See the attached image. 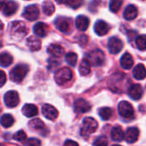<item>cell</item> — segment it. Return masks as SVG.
I'll list each match as a JSON object with an SVG mask.
<instances>
[{"mask_svg": "<svg viewBox=\"0 0 146 146\" xmlns=\"http://www.w3.org/2000/svg\"><path fill=\"white\" fill-rule=\"evenodd\" d=\"M27 32H28V28L27 27L26 24L22 21H17L10 24L9 33H10L11 37L21 38L27 35Z\"/></svg>", "mask_w": 146, "mask_h": 146, "instance_id": "cell-1", "label": "cell"}, {"mask_svg": "<svg viewBox=\"0 0 146 146\" xmlns=\"http://www.w3.org/2000/svg\"><path fill=\"white\" fill-rule=\"evenodd\" d=\"M28 72V67L26 64H19L15 66L10 72V80L15 83H20L23 80Z\"/></svg>", "mask_w": 146, "mask_h": 146, "instance_id": "cell-2", "label": "cell"}, {"mask_svg": "<svg viewBox=\"0 0 146 146\" xmlns=\"http://www.w3.org/2000/svg\"><path fill=\"white\" fill-rule=\"evenodd\" d=\"M98 129V122L95 119L92 117H86L83 120V124L81 127V135L87 138L90 134L96 132Z\"/></svg>", "mask_w": 146, "mask_h": 146, "instance_id": "cell-3", "label": "cell"}, {"mask_svg": "<svg viewBox=\"0 0 146 146\" xmlns=\"http://www.w3.org/2000/svg\"><path fill=\"white\" fill-rule=\"evenodd\" d=\"M86 58L90 62L91 65H92L94 67L102 66L104 63V61H105L104 52L101 50H98V49L93 50L91 52H89Z\"/></svg>", "mask_w": 146, "mask_h": 146, "instance_id": "cell-4", "label": "cell"}, {"mask_svg": "<svg viewBox=\"0 0 146 146\" xmlns=\"http://www.w3.org/2000/svg\"><path fill=\"white\" fill-rule=\"evenodd\" d=\"M73 77V73L68 68H62L55 74V80L58 85H64L68 82Z\"/></svg>", "mask_w": 146, "mask_h": 146, "instance_id": "cell-5", "label": "cell"}, {"mask_svg": "<svg viewBox=\"0 0 146 146\" xmlns=\"http://www.w3.org/2000/svg\"><path fill=\"white\" fill-rule=\"evenodd\" d=\"M118 111L120 115L126 119H131L134 115V110L133 106L127 101H121L118 104Z\"/></svg>", "mask_w": 146, "mask_h": 146, "instance_id": "cell-6", "label": "cell"}, {"mask_svg": "<svg viewBox=\"0 0 146 146\" xmlns=\"http://www.w3.org/2000/svg\"><path fill=\"white\" fill-rule=\"evenodd\" d=\"M4 104L9 108H14L16 107L20 102L19 94L15 91H9L5 93L3 97Z\"/></svg>", "mask_w": 146, "mask_h": 146, "instance_id": "cell-7", "label": "cell"}, {"mask_svg": "<svg viewBox=\"0 0 146 146\" xmlns=\"http://www.w3.org/2000/svg\"><path fill=\"white\" fill-rule=\"evenodd\" d=\"M22 16L30 21H35L39 16V9L36 5H29L25 8L22 13Z\"/></svg>", "mask_w": 146, "mask_h": 146, "instance_id": "cell-8", "label": "cell"}, {"mask_svg": "<svg viewBox=\"0 0 146 146\" xmlns=\"http://www.w3.org/2000/svg\"><path fill=\"white\" fill-rule=\"evenodd\" d=\"M108 48L111 54H118L123 48L122 41L118 38L117 37H112L109 39L108 42Z\"/></svg>", "mask_w": 146, "mask_h": 146, "instance_id": "cell-9", "label": "cell"}, {"mask_svg": "<svg viewBox=\"0 0 146 146\" xmlns=\"http://www.w3.org/2000/svg\"><path fill=\"white\" fill-rule=\"evenodd\" d=\"M56 27L59 31L64 33H68L71 30V22L69 19L66 17H57L55 21Z\"/></svg>", "mask_w": 146, "mask_h": 146, "instance_id": "cell-10", "label": "cell"}, {"mask_svg": "<svg viewBox=\"0 0 146 146\" xmlns=\"http://www.w3.org/2000/svg\"><path fill=\"white\" fill-rule=\"evenodd\" d=\"M128 96L134 100H139L143 96V88L139 84H133L131 85L127 90Z\"/></svg>", "mask_w": 146, "mask_h": 146, "instance_id": "cell-11", "label": "cell"}, {"mask_svg": "<svg viewBox=\"0 0 146 146\" xmlns=\"http://www.w3.org/2000/svg\"><path fill=\"white\" fill-rule=\"evenodd\" d=\"M42 114L43 115L50 120V121H53L55 119H56V117L58 116V111L57 110L53 107L52 105L50 104H44L43 105L42 107Z\"/></svg>", "mask_w": 146, "mask_h": 146, "instance_id": "cell-12", "label": "cell"}, {"mask_svg": "<svg viewBox=\"0 0 146 146\" xmlns=\"http://www.w3.org/2000/svg\"><path fill=\"white\" fill-rule=\"evenodd\" d=\"M91 108L90 104L83 98H79L74 103V110L77 113H86L91 110Z\"/></svg>", "mask_w": 146, "mask_h": 146, "instance_id": "cell-13", "label": "cell"}, {"mask_svg": "<svg viewBox=\"0 0 146 146\" xmlns=\"http://www.w3.org/2000/svg\"><path fill=\"white\" fill-rule=\"evenodd\" d=\"M110 29V26L105 21H104L102 20L98 21L94 25V31L99 36L105 35L106 33H108Z\"/></svg>", "mask_w": 146, "mask_h": 146, "instance_id": "cell-14", "label": "cell"}, {"mask_svg": "<svg viewBox=\"0 0 146 146\" xmlns=\"http://www.w3.org/2000/svg\"><path fill=\"white\" fill-rule=\"evenodd\" d=\"M139 136V131L137 127H129L125 134L126 141L129 144L135 143Z\"/></svg>", "mask_w": 146, "mask_h": 146, "instance_id": "cell-15", "label": "cell"}, {"mask_svg": "<svg viewBox=\"0 0 146 146\" xmlns=\"http://www.w3.org/2000/svg\"><path fill=\"white\" fill-rule=\"evenodd\" d=\"M18 9V4L17 3L14 2V1H9L7 2L3 9V13L4 15L6 16H10L12 15H14L16 10Z\"/></svg>", "mask_w": 146, "mask_h": 146, "instance_id": "cell-16", "label": "cell"}, {"mask_svg": "<svg viewBox=\"0 0 146 146\" xmlns=\"http://www.w3.org/2000/svg\"><path fill=\"white\" fill-rule=\"evenodd\" d=\"M27 44L32 51H37L41 49V40L36 36H30L27 40Z\"/></svg>", "mask_w": 146, "mask_h": 146, "instance_id": "cell-17", "label": "cell"}, {"mask_svg": "<svg viewBox=\"0 0 146 146\" xmlns=\"http://www.w3.org/2000/svg\"><path fill=\"white\" fill-rule=\"evenodd\" d=\"M138 15V9L136 8L135 5L130 4L128 5L123 13V16L126 20L127 21H132L133 19H135Z\"/></svg>", "mask_w": 146, "mask_h": 146, "instance_id": "cell-18", "label": "cell"}, {"mask_svg": "<svg viewBox=\"0 0 146 146\" xmlns=\"http://www.w3.org/2000/svg\"><path fill=\"white\" fill-rule=\"evenodd\" d=\"M34 33L41 38H44L48 33V26L44 22H38L33 27Z\"/></svg>", "mask_w": 146, "mask_h": 146, "instance_id": "cell-19", "label": "cell"}, {"mask_svg": "<svg viewBox=\"0 0 146 146\" xmlns=\"http://www.w3.org/2000/svg\"><path fill=\"white\" fill-rule=\"evenodd\" d=\"M90 24L89 19L85 15H79L75 20L76 27L80 31H86Z\"/></svg>", "mask_w": 146, "mask_h": 146, "instance_id": "cell-20", "label": "cell"}, {"mask_svg": "<svg viewBox=\"0 0 146 146\" xmlns=\"http://www.w3.org/2000/svg\"><path fill=\"white\" fill-rule=\"evenodd\" d=\"M47 50L52 57H61L64 54V49L59 44H50Z\"/></svg>", "mask_w": 146, "mask_h": 146, "instance_id": "cell-21", "label": "cell"}, {"mask_svg": "<svg viewBox=\"0 0 146 146\" xmlns=\"http://www.w3.org/2000/svg\"><path fill=\"white\" fill-rule=\"evenodd\" d=\"M22 114L28 118L33 117L36 115H38V108L34 104H26L22 108Z\"/></svg>", "mask_w": 146, "mask_h": 146, "instance_id": "cell-22", "label": "cell"}, {"mask_svg": "<svg viewBox=\"0 0 146 146\" xmlns=\"http://www.w3.org/2000/svg\"><path fill=\"white\" fill-rule=\"evenodd\" d=\"M121 66L124 69H130L133 66V59L132 56L126 52L121 58Z\"/></svg>", "mask_w": 146, "mask_h": 146, "instance_id": "cell-23", "label": "cell"}, {"mask_svg": "<svg viewBox=\"0 0 146 146\" xmlns=\"http://www.w3.org/2000/svg\"><path fill=\"white\" fill-rule=\"evenodd\" d=\"M133 77L136 80H144L146 77V68L144 64H138L133 71Z\"/></svg>", "mask_w": 146, "mask_h": 146, "instance_id": "cell-24", "label": "cell"}, {"mask_svg": "<svg viewBox=\"0 0 146 146\" xmlns=\"http://www.w3.org/2000/svg\"><path fill=\"white\" fill-rule=\"evenodd\" d=\"M111 139L114 141L120 142L124 139V132L121 127H115L111 130Z\"/></svg>", "mask_w": 146, "mask_h": 146, "instance_id": "cell-25", "label": "cell"}, {"mask_svg": "<svg viewBox=\"0 0 146 146\" xmlns=\"http://www.w3.org/2000/svg\"><path fill=\"white\" fill-rule=\"evenodd\" d=\"M91 63L90 62L88 61L87 58H84L80 64V68H79V70H80V73L81 75L85 76V75H87L90 74L91 72Z\"/></svg>", "mask_w": 146, "mask_h": 146, "instance_id": "cell-26", "label": "cell"}, {"mask_svg": "<svg viewBox=\"0 0 146 146\" xmlns=\"http://www.w3.org/2000/svg\"><path fill=\"white\" fill-rule=\"evenodd\" d=\"M15 122V120L13 116L9 114H4L1 116L0 118V124L5 128L10 127Z\"/></svg>", "mask_w": 146, "mask_h": 146, "instance_id": "cell-27", "label": "cell"}, {"mask_svg": "<svg viewBox=\"0 0 146 146\" xmlns=\"http://www.w3.org/2000/svg\"><path fill=\"white\" fill-rule=\"evenodd\" d=\"M13 62V57L9 53H2L0 54V66L2 67H9Z\"/></svg>", "mask_w": 146, "mask_h": 146, "instance_id": "cell-28", "label": "cell"}, {"mask_svg": "<svg viewBox=\"0 0 146 146\" xmlns=\"http://www.w3.org/2000/svg\"><path fill=\"white\" fill-rule=\"evenodd\" d=\"M43 11L46 15H51L54 11H55V5L54 3L50 1V0H46L43 3Z\"/></svg>", "mask_w": 146, "mask_h": 146, "instance_id": "cell-29", "label": "cell"}, {"mask_svg": "<svg viewBox=\"0 0 146 146\" xmlns=\"http://www.w3.org/2000/svg\"><path fill=\"white\" fill-rule=\"evenodd\" d=\"M28 126L33 130H41L44 127V123L40 119H33L29 121Z\"/></svg>", "mask_w": 146, "mask_h": 146, "instance_id": "cell-30", "label": "cell"}, {"mask_svg": "<svg viewBox=\"0 0 146 146\" xmlns=\"http://www.w3.org/2000/svg\"><path fill=\"white\" fill-rule=\"evenodd\" d=\"M98 115L104 121H107L112 116V110L110 108H108V107L101 108L98 110Z\"/></svg>", "mask_w": 146, "mask_h": 146, "instance_id": "cell-31", "label": "cell"}, {"mask_svg": "<svg viewBox=\"0 0 146 146\" xmlns=\"http://www.w3.org/2000/svg\"><path fill=\"white\" fill-rule=\"evenodd\" d=\"M137 48L139 50H146V35L143 34L140 36H138L135 40Z\"/></svg>", "mask_w": 146, "mask_h": 146, "instance_id": "cell-32", "label": "cell"}, {"mask_svg": "<svg viewBox=\"0 0 146 146\" xmlns=\"http://www.w3.org/2000/svg\"><path fill=\"white\" fill-rule=\"evenodd\" d=\"M122 3H123V0H110V9L114 13H117L121 9Z\"/></svg>", "mask_w": 146, "mask_h": 146, "instance_id": "cell-33", "label": "cell"}, {"mask_svg": "<svg viewBox=\"0 0 146 146\" xmlns=\"http://www.w3.org/2000/svg\"><path fill=\"white\" fill-rule=\"evenodd\" d=\"M77 58H78L77 57V55L75 53H74V52H69V53H68L65 56V61H66V62L68 65L72 66V67H74L75 66V64L77 62Z\"/></svg>", "mask_w": 146, "mask_h": 146, "instance_id": "cell-34", "label": "cell"}, {"mask_svg": "<svg viewBox=\"0 0 146 146\" xmlns=\"http://www.w3.org/2000/svg\"><path fill=\"white\" fill-rule=\"evenodd\" d=\"M13 139L15 140V141H19V142H22V141H25L27 139V134L24 131L21 130V131H18L16 133L14 134L13 136Z\"/></svg>", "mask_w": 146, "mask_h": 146, "instance_id": "cell-35", "label": "cell"}, {"mask_svg": "<svg viewBox=\"0 0 146 146\" xmlns=\"http://www.w3.org/2000/svg\"><path fill=\"white\" fill-rule=\"evenodd\" d=\"M93 146H108V139L105 136L98 137L93 143Z\"/></svg>", "mask_w": 146, "mask_h": 146, "instance_id": "cell-36", "label": "cell"}, {"mask_svg": "<svg viewBox=\"0 0 146 146\" xmlns=\"http://www.w3.org/2000/svg\"><path fill=\"white\" fill-rule=\"evenodd\" d=\"M65 3L72 9H78L83 4V0H67Z\"/></svg>", "mask_w": 146, "mask_h": 146, "instance_id": "cell-37", "label": "cell"}, {"mask_svg": "<svg viewBox=\"0 0 146 146\" xmlns=\"http://www.w3.org/2000/svg\"><path fill=\"white\" fill-rule=\"evenodd\" d=\"M41 145V142L35 138H31L29 139H27L26 146H40Z\"/></svg>", "mask_w": 146, "mask_h": 146, "instance_id": "cell-38", "label": "cell"}, {"mask_svg": "<svg viewBox=\"0 0 146 146\" xmlns=\"http://www.w3.org/2000/svg\"><path fill=\"white\" fill-rule=\"evenodd\" d=\"M6 80H7V77H6L5 73L3 70H0V87H2L5 84Z\"/></svg>", "mask_w": 146, "mask_h": 146, "instance_id": "cell-39", "label": "cell"}, {"mask_svg": "<svg viewBox=\"0 0 146 146\" xmlns=\"http://www.w3.org/2000/svg\"><path fill=\"white\" fill-rule=\"evenodd\" d=\"M63 146H79V145H78V143H76L75 141H73V140L68 139V140L65 141Z\"/></svg>", "mask_w": 146, "mask_h": 146, "instance_id": "cell-40", "label": "cell"}, {"mask_svg": "<svg viewBox=\"0 0 146 146\" xmlns=\"http://www.w3.org/2000/svg\"><path fill=\"white\" fill-rule=\"evenodd\" d=\"M87 40H88V38L86 36V35H82L80 37V44L84 45L87 43Z\"/></svg>", "mask_w": 146, "mask_h": 146, "instance_id": "cell-41", "label": "cell"}, {"mask_svg": "<svg viewBox=\"0 0 146 146\" xmlns=\"http://www.w3.org/2000/svg\"><path fill=\"white\" fill-rule=\"evenodd\" d=\"M49 63H50V67L51 65H53V67L55 66V68H56V66H58V65H59V62H58L57 60H56V59H52V58H50V59L49 60Z\"/></svg>", "mask_w": 146, "mask_h": 146, "instance_id": "cell-42", "label": "cell"}, {"mask_svg": "<svg viewBox=\"0 0 146 146\" xmlns=\"http://www.w3.org/2000/svg\"><path fill=\"white\" fill-rule=\"evenodd\" d=\"M5 2H6V0H0V9L3 8V6H4Z\"/></svg>", "mask_w": 146, "mask_h": 146, "instance_id": "cell-43", "label": "cell"}, {"mask_svg": "<svg viewBox=\"0 0 146 146\" xmlns=\"http://www.w3.org/2000/svg\"><path fill=\"white\" fill-rule=\"evenodd\" d=\"M58 3H65L67 2V0H56Z\"/></svg>", "mask_w": 146, "mask_h": 146, "instance_id": "cell-44", "label": "cell"}, {"mask_svg": "<svg viewBox=\"0 0 146 146\" xmlns=\"http://www.w3.org/2000/svg\"><path fill=\"white\" fill-rule=\"evenodd\" d=\"M3 28V23L0 21V30H2Z\"/></svg>", "mask_w": 146, "mask_h": 146, "instance_id": "cell-45", "label": "cell"}, {"mask_svg": "<svg viewBox=\"0 0 146 146\" xmlns=\"http://www.w3.org/2000/svg\"><path fill=\"white\" fill-rule=\"evenodd\" d=\"M2 46H3V42H2V40L0 39V48H1Z\"/></svg>", "mask_w": 146, "mask_h": 146, "instance_id": "cell-46", "label": "cell"}, {"mask_svg": "<svg viewBox=\"0 0 146 146\" xmlns=\"http://www.w3.org/2000/svg\"><path fill=\"white\" fill-rule=\"evenodd\" d=\"M112 146H121V145H112Z\"/></svg>", "mask_w": 146, "mask_h": 146, "instance_id": "cell-47", "label": "cell"}, {"mask_svg": "<svg viewBox=\"0 0 146 146\" xmlns=\"http://www.w3.org/2000/svg\"><path fill=\"white\" fill-rule=\"evenodd\" d=\"M0 146H5L4 145H3V144H0Z\"/></svg>", "mask_w": 146, "mask_h": 146, "instance_id": "cell-48", "label": "cell"}]
</instances>
